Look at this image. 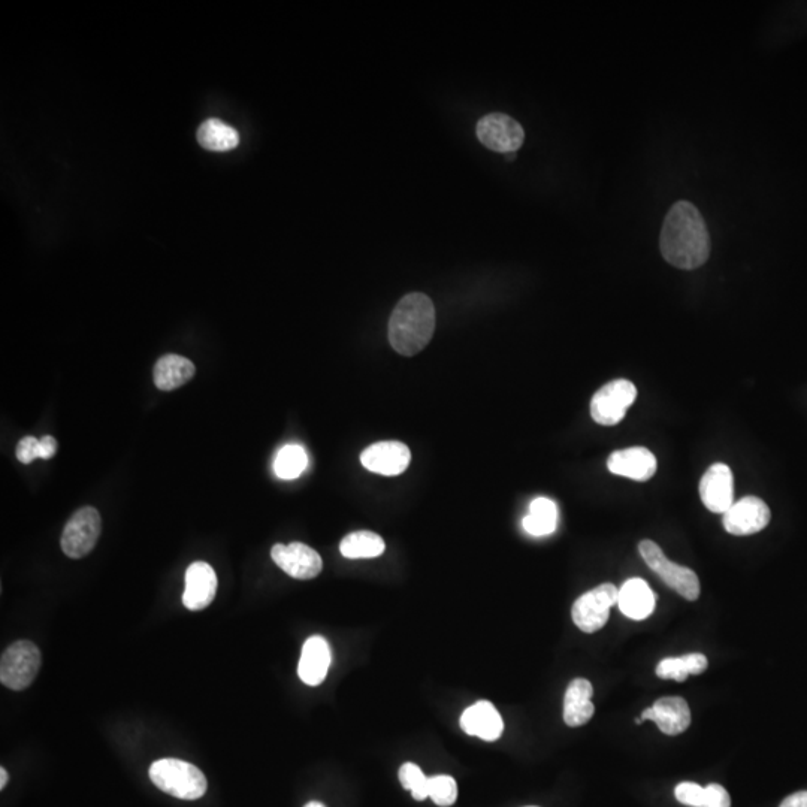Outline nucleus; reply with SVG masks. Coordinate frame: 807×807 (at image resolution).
Here are the masks:
<instances>
[{"instance_id": "1", "label": "nucleus", "mask_w": 807, "mask_h": 807, "mask_svg": "<svg viewBox=\"0 0 807 807\" xmlns=\"http://www.w3.org/2000/svg\"><path fill=\"white\" fill-rule=\"evenodd\" d=\"M660 249L670 265L685 271L706 264L712 249L710 235L692 202L679 201L670 208L661 229Z\"/></svg>"}, {"instance_id": "2", "label": "nucleus", "mask_w": 807, "mask_h": 807, "mask_svg": "<svg viewBox=\"0 0 807 807\" xmlns=\"http://www.w3.org/2000/svg\"><path fill=\"white\" fill-rule=\"evenodd\" d=\"M435 331V307L425 293H408L389 319V341L395 352L414 356L425 349Z\"/></svg>"}, {"instance_id": "3", "label": "nucleus", "mask_w": 807, "mask_h": 807, "mask_svg": "<svg viewBox=\"0 0 807 807\" xmlns=\"http://www.w3.org/2000/svg\"><path fill=\"white\" fill-rule=\"evenodd\" d=\"M151 782L163 793L180 800H198L207 793V778L204 773L177 758L154 761L148 770Z\"/></svg>"}, {"instance_id": "4", "label": "nucleus", "mask_w": 807, "mask_h": 807, "mask_svg": "<svg viewBox=\"0 0 807 807\" xmlns=\"http://www.w3.org/2000/svg\"><path fill=\"white\" fill-rule=\"evenodd\" d=\"M639 552L648 567L654 573H657L660 579L669 588L676 591L680 597L688 601L698 600V597H700V579L691 568L683 567V565L670 561L664 555L663 549L651 540L640 541Z\"/></svg>"}, {"instance_id": "5", "label": "nucleus", "mask_w": 807, "mask_h": 807, "mask_svg": "<svg viewBox=\"0 0 807 807\" xmlns=\"http://www.w3.org/2000/svg\"><path fill=\"white\" fill-rule=\"evenodd\" d=\"M41 663V652L35 643L27 640L12 643L0 660V682L12 691H23L32 685Z\"/></svg>"}, {"instance_id": "6", "label": "nucleus", "mask_w": 807, "mask_h": 807, "mask_svg": "<svg viewBox=\"0 0 807 807\" xmlns=\"http://www.w3.org/2000/svg\"><path fill=\"white\" fill-rule=\"evenodd\" d=\"M619 589L613 583H603L577 598L571 609L574 624L583 633L600 631L609 621L610 609L618 604Z\"/></svg>"}, {"instance_id": "7", "label": "nucleus", "mask_w": 807, "mask_h": 807, "mask_svg": "<svg viewBox=\"0 0 807 807\" xmlns=\"http://www.w3.org/2000/svg\"><path fill=\"white\" fill-rule=\"evenodd\" d=\"M101 531V515L95 507L77 510L63 530L60 540L63 553L72 559L84 558L95 549Z\"/></svg>"}, {"instance_id": "8", "label": "nucleus", "mask_w": 807, "mask_h": 807, "mask_svg": "<svg viewBox=\"0 0 807 807\" xmlns=\"http://www.w3.org/2000/svg\"><path fill=\"white\" fill-rule=\"evenodd\" d=\"M637 398V388L625 379L613 380L592 397L591 416L603 426L618 425Z\"/></svg>"}, {"instance_id": "9", "label": "nucleus", "mask_w": 807, "mask_h": 807, "mask_svg": "<svg viewBox=\"0 0 807 807\" xmlns=\"http://www.w3.org/2000/svg\"><path fill=\"white\" fill-rule=\"evenodd\" d=\"M477 138L495 153H516L525 141L521 123L503 113H492L477 123Z\"/></svg>"}, {"instance_id": "10", "label": "nucleus", "mask_w": 807, "mask_h": 807, "mask_svg": "<svg viewBox=\"0 0 807 807\" xmlns=\"http://www.w3.org/2000/svg\"><path fill=\"white\" fill-rule=\"evenodd\" d=\"M770 518L772 513L769 506L761 498L745 497L724 513L722 524L728 534L752 536L763 531L769 525Z\"/></svg>"}, {"instance_id": "11", "label": "nucleus", "mask_w": 807, "mask_h": 807, "mask_svg": "<svg viewBox=\"0 0 807 807\" xmlns=\"http://www.w3.org/2000/svg\"><path fill=\"white\" fill-rule=\"evenodd\" d=\"M271 556L275 564L293 579L310 580L322 573V558L307 544H275Z\"/></svg>"}, {"instance_id": "12", "label": "nucleus", "mask_w": 807, "mask_h": 807, "mask_svg": "<svg viewBox=\"0 0 807 807\" xmlns=\"http://www.w3.org/2000/svg\"><path fill=\"white\" fill-rule=\"evenodd\" d=\"M700 497L707 510L724 515L734 504V477L728 465L715 464L700 480Z\"/></svg>"}, {"instance_id": "13", "label": "nucleus", "mask_w": 807, "mask_h": 807, "mask_svg": "<svg viewBox=\"0 0 807 807\" xmlns=\"http://www.w3.org/2000/svg\"><path fill=\"white\" fill-rule=\"evenodd\" d=\"M410 449L400 441H380L362 452L361 462L371 473L398 476L410 465Z\"/></svg>"}, {"instance_id": "14", "label": "nucleus", "mask_w": 807, "mask_h": 807, "mask_svg": "<svg viewBox=\"0 0 807 807\" xmlns=\"http://www.w3.org/2000/svg\"><path fill=\"white\" fill-rule=\"evenodd\" d=\"M607 468L615 476L646 482L657 473L658 462L654 453L646 447H628L613 452L607 459Z\"/></svg>"}, {"instance_id": "15", "label": "nucleus", "mask_w": 807, "mask_h": 807, "mask_svg": "<svg viewBox=\"0 0 807 807\" xmlns=\"http://www.w3.org/2000/svg\"><path fill=\"white\" fill-rule=\"evenodd\" d=\"M642 721H654L667 736H679L691 725V710L682 697H663L643 710Z\"/></svg>"}, {"instance_id": "16", "label": "nucleus", "mask_w": 807, "mask_h": 807, "mask_svg": "<svg viewBox=\"0 0 807 807\" xmlns=\"http://www.w3.org/2000/svg\"><path fill=\"white\" fill-rule=\"evenodd\" d=\"M217 592V576L207 562H193L186 571V589L183 604L192 612L207 609L213 603Z\"/></svg>"}, {"instance_id": "17", "label": "nucleus", "mask_w": 807, "mask_h": 807, "mask_svg": "<svg viewBox=\"0 0 807 807\" xmlns=\"http://www.w3.org/2000/svg\"><path fill=\"white\" fill-rule=\"evenodd\" d=\"M461 727L468 736L495 742L503 734L504 722L494 704L489 701H477L462 713Z\"/></svg>"}, {"instance_id": "18", "label": "nucleus", "mask_w": 807, "mask_h": 807, "mask_svg": "<svg viewBox=\"0 0 807 807\" xmlns=\"http://www.w3.org/2000/svg\"><path fill=\"white\" fill-rule=\"evenodd\" d=\"M331 646L322 636H313L302 646L298 674L305 685L317 686L328 676L331 667Z\"/></svg>"}, {"instance_id": "19", "label": "nucleus", "mask_w": 807, "mask_h": 807, "mask_svg": "<svg viewBox=\"0 0 807 807\" xmlns=\"http://www.w3.org/2000/svg\"><path fill=\"white\" fill-rule=\"evenodd\" d=\"M655 597L651 586L643 579H630L619 589V610L633 621H643L654 613Z\"/></svg>"}, {"instance_id": "20", "label": "nucleus", "mask_w": 807, "mask_h": 807, "mask_svg": "<svg viewBox=\"0 0 807 807\" xmlns=\"http://www.w3.org/2000/svg\"><path fill=\"white\" fill-rule=\"evenodd\" d=\"M594 688L586 679H574L564 697V722L568 727H580L591 721L595 707L592 703Z\"/></svg>"}, {"instance_id": "21", "label": "nucleus", "mask_w": 807, "mask_h": 807, "mask_svg": "<svg viewBox=\"0 0 807 807\" xmlns=\"http://www.w3.org/2000/svg\"><path fill=\"white\" fill-rule=\"evenodd\" d=\"M195 373V365L189 359L180 355H165L154 365V385L160 391H175L189 383Z\"/></svg>"}, {"instance_id": "22", "label": "nucleus", "mask_w": 807, "mask_h": 807, "mask_svg": "<svg viewBox=\"0 0 807 807\" xmlns=\"http://www.w3.org/2000/svg\"><path fill=\"white\" fill-rule=\"evenodd\" d=\"M522 525L530 536H550L558 527V506L549 498H536L530 504V513L525 516Z\"/></svg>"}, {"instance_id": "23", "label": "nucleus", "mask_w": 807, "mask_h": 807, "mask_svg": "<svg viewBox=\"0 0 807 807\" xmlns=\"http://www.w3.org/2000/svg\"><path fill=\"white\" fill-rule=\"evenodd\" d=\"M196 136H198L199 144L210 151L234 150L240 144L237 129L217 119H210L202 123Z\"/></svg>"}, {"instance_id": "24", "label": "nucleus", "mask_w": 807, "mask_h": 807, "mask_svg": "<svg viewBox=\"0 0 807 807\" xmlns=\"http://www.w3.org/2000/svg\"><path fill=\"white\" fill-rule=\"evenodd\" d=\"M385 540L371 531H356L343 538L340 552L347 559L377 558L385 552Z\"/></svg>"}, {"instance_id": "25", "label": "nucleus", "mask_w": 807, "mask_h": 807, "mask_svg": "<svg viewBox=\"0 0 807 807\" xmlns=\"http://www.w3.org/2000/svg\"><path fill=\"white\" fill-rule=\"evenodd\" d=\"M307 467V452L298 444L284 446L277 453V458L274 461L275 474L283 480L298 479Z\"/></svg>"}, {"instance_id": "26", "label": "nucleus", "mask_w": 807, "mask_h": 807, "mask_svg": "<svg viewBox=\"0 0 807 807\" xmlns=\"http://www.w3.org/2000/svg\"><path fill=\"white\" fill-rule=\"evenodd\" d=\"M400 782L405 790L410 791L411 796L417 802L429 797V778H426L419 766L413 763H405L400 769Z\"/></svg>"}, {"instance_id": "27", "label": "nucleus", "mask_w": 807, "mask_h": 807, "mask_svg": "<svg viewBox=\"0 0 807 807\" xmlns=\"http://www.w3.org/2000/svg\"><path fill=\"white\" fill-rule=\"evenodd\" d=\"M429 799L441 807L455 805L458 799V785L455 779L446 775L429 778Z\"/></svg>"}, {"instance_id": "28", "label": "nucleus", "mask_w": 807, "mask_h": 807, "mask_svg": "<svg viewBox=\"0 0 807 807\" xmlns=\"http://www.w3.org/2000/svg\"><path fill=\"white\" fill-rule=\"evenodd\" d=\"M677 802L689 807L706 806V788L700 787L694 782H682L674 790Z\"/></svg>"}, {"instance_id": "29", "label": "nucleus", "mask_w": 807, "mask_h": 807, "mask_svg": "<svg viewBox=\"0 0 807 807\" xmlns=\"http://www.w3.org/2000/svg\"><path fill=\"white\" fill-rule=\"evenodd\" d=\"M655 673H657V676L660 677V679H672L676 680V682H685L689 676L682 657L666 658V660H663L660 664H658Z\"/></svg>"}, {"instance_id": "30", "label": "nucleus", "mask_w": 807, "mask_h": 807, "mask_svg": "<svg viewBox=\"0 0 807 807\" xmlns=\"http://www.w3.org/2000/svg\"><path fill=\"white\" fill-rule=\"evenodd\" d=\"M18 461L21 464H30V462L35 461V459L39 458V440L35 437H24L23 440L18 443L17 452Z\"/></svg>"}, {"instance_id": "31", "label": "nucleus", "mask_w": 807, "mask_h": 807, "mask_svg": "<svg viewBox=\"0 0 807 807\" xmlns=\"http://www.w3.org/2000/svg\"><path fill=\"white\" fill-rule=\"evenodd\" d=\"M704 807H731L730 794L722 785L710 784L706 787V806Z\"/></svg>"}, {"instance_id": "32", "label": "nucleus", "mask_w": 807, "mask_h": 807, "mask_svg": "<svg viewBox=\"0 0 807 807\" xmlns=\"http://www.w3.org/2000/svg\"><path fill=\"white\" fill-rule=\"evenodd\" d=\"M682 660L683 663H685L689 676H691V674L697 676V674L704 673L707 670V666H709V663H707V658L704 657L703 654L683 655Z\"/></svg>"}, {"instance_id": "33", "label": "nucleus", "mask_w": 807, "mask_h": 807, "mask_svg": "<svg viewBox=\"0 0 807 807\" xmlns=\"http://www.w3.org/2000/svg\"><path fill=\"white\" fill-rule=\"evenodd\" d=\"M57 453L56 438L51 435H45L39 440V458L50 459Z\"/></svg>"}, {"instance_id": "34", "label": "nucleus", "mask_w": 807, "mask_h": 807, "mask_svg": "<svg viewBox=\"0 0 807 807\" xmlns=\"http://www.w3.org/2000/svg\"><path fill=\"white\" fill-rule=\"evenodd\" d=\"M781 807H807V791H799V793L787 797Z\"/></svg>"}, {"instance_id": "35", "label": "nucleus", "mask_w": 807, "mask_h": 807, "mask_svg": "<svg viewBox=\"0 0 807 807\" xmlns=\"http://www.w3.org/2000/svg\"><path fill=\"white\" fill-rule=\"evenodd\" d=\"M8 781H9L8 772H6V770L3 769L2 767V769H0V790H3V788L6 787Z\"/></svg>"}, {"instance_id": "36", "label": "nucleus", "mask_w": 807, "mask_h": 807, "mask_svg": "<svg viewBox=\"0 0 807 807\" xmlns=\"http://www.w3.org/2000/svg\"><path fill=\"white\" fill-rule=\"evenodd\" d=\"M304 807H325V806H323L322 803L319 802H310L307 803V805H305Z\"/></svg>"}, {"instance_id": "37", "label": "nucleus", "mask_w": 807, "mask_h": 807, "mask_svg": "<svg viewBox=\"0 0 807 807\" xmlns=\"http://www.w3.org/2000/svg\"><path fill=\"white\" fill-rule=\"evenodd\" d=\"M506 157H507V160H509V162H512V160L516 159V153L506 154Z\"/></svg>"}, {"instance_id": "38", "label": "nucleus", "mask_w": 807, "mask_h": 807, "mask_svg": "<svg viewBox=\"0 0 807 807\" xmlns=\"http://www.w3.org/2000/svg\"><path fill=\"white\" fill-rule=\"evenodd\" d=\"M642 722H643V721H642V718H637V719H636V724H637V725L642 724Z\"/></svg>"}]
</instances>
